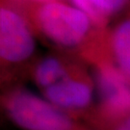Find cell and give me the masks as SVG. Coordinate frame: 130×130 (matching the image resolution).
<instances>
[{
  "instance_id": "8",
  "label": "cell",
  "mask_w": 130,
  "mask_h": 130,
  "mask_svg": "<svg viewBox=\"0 0 130 130\" xmlns=\"http://www.w3.org/2000/svg\"><path fill=\"white\" fill-rule=\"evenodd\" d=\"M71 1L74 4V7L81 10L92 19V21L98 29L105 31V27H106V24L108 23V20L94 8V6L92 4L90 0H71Z\"/></svg>"
},
{
  "instance_id": "2",
  "label": "cell",
  "mask_w": 130,
  "mask_h": 130,
  "mask_svg": "<svg viewBox=\"0 0 130 130\" xmlns=\"http://www.w3.org/2000/svg\"><path fill=\"white\" fill-rule=\"evenodd\" d=\"M34 29L24 18L7 3L0 9L1 90L22 86L21 81L36 63ZM1 91V92H2Z\"/></svg>"
},
{
  "instance_id": "7",
  "label": "cell",
  "mask_w": 130,
  "mask_h": 130,
  "mask_svg": "<svg viewBox=\"0 0 130 130\" xmlns=\"http://www.w3.org/2000/svg\"><path fill=\"white\" fill-rule=\"evenodd\" d=\"M94 8L108 20L130 4V0H90Z\"/></svg>"
},
{
  "instance_id": "4",
  "label": "cell",
  "mask_w": 130,
  "mask_h": 130,
  "mask_svg": "<svg viewBox=\"0 0 130 130\" xmlns=\"http://www.w3.org/2000/svg\"><path fill=\"white\" fill-rule=\"evenodd\" d=\"M86 64V61H81L66 76L41 91L42 98L79 121L96 103L94 81Z\"/></svg>"
},
{
  "instance_id": "9",
  "label": "cell",
  "mask_w": 130,
  "mask_h": 130,
  "mask_svg": "<svg viewBox=\"0 0 130 130\" xmlns=\"http://www.w3.org/2000/svg\"><path fill=\"white\" fill-rule=\"evenodd\" d=\"M18 2H31L33 5L37 4H44V3H48V2H54V1H61V0H14Z\"/></svg>"
},
{
  "instance_id": "5",
  "label": "cell",
  "mask_w": 130,
  "mask_h": 130,
  "mask_svg": "<svg viewBox=\"0 0 130 130\" xmlns=\"http://www.w3.org/2000/svg\"><path fill=\"white\" fill-rule=\"evenodd\" d=\"M81 121L92 130H130V87L122 85L104 94Z\"/></svg>"
},
{
  "instance_id": "3",
  "label": "cell",
  "mask_w": 130,
  "mask_h": 130,
  "mask_svg": "<svg viewBox=\"0 0 130 130\" xmlns=\"http://www.w3.org/2000/svg\"><path fill=\"white\" fill-rule=\"evenodd\" d=\"M0 104L5 118L21 130H92L23 86L2 91Z\"/></svg>"
},
{
  "instance_id": "1",
  "label": "cell",
  "mask_w": 130,
  "mask_h": 130,
  "mask_svg": "<svg viewBox=\"0 0 130 130\" xmlns=\"http://www.w3.org/2000/svg\"><path fill=\"white\" fill-rule=\"evenodd\" d=\"M33 26L62 51L71 52L92 64L101 50L106 31L98 29L81 10L62 1L38 5Z\"/></svg>"
},
{
  "instance_id": "6",
  "label": "cell",
  "mask_w": 130,
  "mask_h": 130,
  "mask_svg": "<svg viewBox=\"0 0 130 130\" xmlns=\"http://www.w3.org/2000/svg\"><path fill=\"white\" fill-rule=\"evenodd\" d=\"M110 67L130 87V18L106 31L100 61L94 68Z\"/></svg>"
}]
</instances>
